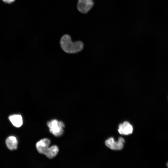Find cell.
Listing matches in <instances>:
<instances>
[{"instance_id": "30bf717a", "label": "cell", "mask_w": 168, "mask_h": 168, "mask_svg": "<svg viewBox=\"0 0 168 168\" xmlns=\"http://www.w3.org/2000/svg\"><path fill=\"white\" fill-rule=\"evenodd\" d=\"M3 2L5 3L10 4L12 3L15 1V0H2Z\"/></svg>"}, {"instance_id": "7a4b0ae2", "label": "cell", "mask_w": 168, "mask_h": 168, "mask_svg": "<svg viewBox=\"0 0 168 168\" xmlns=\"http://www.w3.org/2000/svg\"><path fill=\"white\" fill-rule=\"evenodd\" d=\"M47 124L50 132L54 136H60L63 134L65 125L62 121L53 119L48 121Z\"/></svg>"}, {"instance_id": "277c9868", "label": "cell", "mask_w": 168, "mask_h": 168, "mask_svg": "<svg viewBox=\"0 0 168 168\" xmlns=\"http://www.w3.org/2000/svg\"><path fill=\"white\" fill-rule=\"evenodd\" d=\"M124 142V140L122 137L119 138L118 142L115 141L113 138H111L105 141V144L106 146L111 149L119 150L123 148Z\"/></svg>"}, {"instance_id": "8992f818", "label": "cell", "mask_w": 168, "mask_h": 168, "mask_svg": "<svg viewBox=\"0 0 168 168\" xmlns=\"http://www.w3.org/2000/svg\"><path fill=\"white\" fill-rule=\"evenodd\" d=\"M118 130L120 134L127 135L132 132L133 127L129 122L125 121L119 125Z\"/></svg>"}, {"instance_id": "6da1fadb", "label": "cell", "mask_w": 168, "mask_h": 168, "mask_svg": "<svg viewBox=\"0 0 168 168\" xmlns=\"http://www.w3.org/2000/svg\"><path fill=\"white\" fill-rule=\"evenodd\" d=\"M60 48L66 53L77 54L84 49V44L81 40L73 41L71 36L68 34L63 35L59 41Z\"/></svg>"}, {"instance_id": "52a82bcc", "label": "cell", "mask_w": 168, "mask_h": 168, "mask_svg": "<svg viewBox=\"0 0 168 168\" xmlns=\"http://www.w3.org/2000/svg\"><path fill=\"white\" fill-rule=\"evenodd\" d=\"M9 119L12 124L16 127H20L23 124L21 116L19 114H14L10 116Z\"/></svg>"}, {"instance_id": "ba28073f", "label": "cell", "mask_w": 168, "mask_h": 168, "mask_svg": "<svg viewBox=\"0 0 168 168\" xmlns=\"http://www.w3.org/2000/svg\"><path fill=\"white\" fill-rule=\"evenodd\" d=\"M58 151V147L57 146L53 145L49 147L44 154L49 158H53L57 155Z\"/></svg>"}, {"instance_id": "3957f363", "label": "cell", "mask_w": 168, "mask_h": 168, "mask_svg": "<svg viewBox=\"0 0 168 168\" xmlns=\"http://www.w3.org/2000/svg\"><path fill=\"white\" fill-rule=\"evenodd\" d=\"M94 5V0H78L77 8L80 12L86 14L93 8Z\"/></svg>"}, {"instance_id": "5b68a950", "label": "cell", "mask_w": 168, "mask_h": 168, "mask_svg": "<svg viewBox=\"0 0 168 168\" xmlns=\"http://www.w3.org/2000/svg\"><path fill=\"white\" fill-rule=\"evenodd\" d=\"M50 144V141L49 139L44 138L36 143V148L39 153L44 154L46 150L49 147Z\"/></svg>"}, {"instance_id": "9c48e42d", "label": "cell", "mask_w": 168, "mask_h": 168, "mask_svg": "<svg viewBox=\"0 0 168 168\" xmlns=\"http://www.w3.org/2000/svg\"><path fill=\"white\" fill-rule=\"evenodd\" d=\"M6 143L8 148L10 150H15L17 148V141L14 136L9 137L6 140Z\"/></svg>"}]
</instances>
